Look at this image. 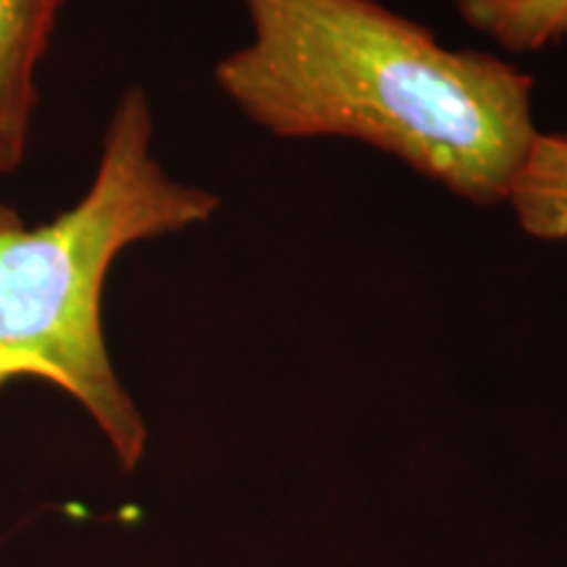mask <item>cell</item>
<instances>
[{
  "mask_svg": "<svg viewBox=\"0 0 567 567\" xmlns=\"http://www.w3.org/2000/svg\"><path fill=\"white\" fill-rule=\"evenodd\" d=\"M69 0H0V140L27 153L38 74Z\"/></svg>",
  "mask_w": 567,
  "mask_h": 567,
  "instance_id": "3",
  "label": "cell"
},
{
  "mask_svg": "<svg viewBox=\"0 0 567 567\" xmlns=\"http://www.w3.org/2000/svg\"><path fill=\"white\" fill-rule=\"evenodd\" d=\"M507 205L530 237L567 239V134H538Z\"/></svg>",
  "mask_w": 567,
  "mask_h": 567,
  "instance_id": "4",
  "label": "cell"
},
{
  "mask_svg": "<svg viewBox=\"0 0 567 567\" xmlns=\"http://www.w3.org/2000/svg\"><path fill=\"white\" fill-rule=\"evenodd\" d=\"M460 19L509 53L567 40V0H455Z\"/></svg>",
  "mask_w": 567,
  "mask_h": 567,
  "instance_id": "5",
  "label": "cell"
},
{
  "mask_svg": "<svg viewBox=\"0 0 567 567\" xmlns=\"http://www.w3.org/2000/svg\"><path fill=\"white\" fill-rule=\"evenodd\" d=\"M252 38L213 69L279 140L339 137L394 155L473 205L507 203L542 132L534 76L452 51L379 0H243Z\"/></svg>",
  "mask_w": 567,
  "mask_h": 567,
  "instance_id": "1",
  "label": "cell"
},
{
  "mask_svg": "<svg viewBox=\"0 0 567 567\" xmlns=\"http://www.w3.org/2000/svg\"><path fill=\"white\" fill-rule=\"evenodd\" d=\"M21 161H24V151L9 145L6 140H0V176L17 172V168L21 166Z\"/></svg>",
  "mask_w": 567,
  "mask_h": 567,
  "instance_id": "6",
  "label": "cell"
},
{
  "mask_svg": "<svg viewBox=\"0 0 567 567\" xmlns=\"http://www.w3.org/2000/svg\"><path fill=\"white\" fill-rule=\"evenodd\" d=\"M153 111L130 87L105 124L87 193L51 221L30 226L0 203V386L51 381L87 410L132 471L147 429L118 384L103 331V292L126 247L200 226L218 195L168 176L153 153Z\"/></svg>",
  "mask_w": 567,
  "mask_h": 567,
  "instance_id": "2",
  "label": "cell"
}]
</instances>
